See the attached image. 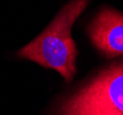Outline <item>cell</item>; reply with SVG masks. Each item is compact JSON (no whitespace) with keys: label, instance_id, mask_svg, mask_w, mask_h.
I'll return each instance as SVG.
<instances>
[{"label":"cell","instance_id":"3957f363","mask_svg":"<svg viewBox=\"0 0 123 115\" xmlns=\"http://www.w3.org/2000/svg\"><path fill=\"white\" fill-rule=\"evenodd\" d=\"M89 35L94 46L112 58L123 55V14L104 8L93 18Z\"/></svg>","mask_w":123,"mask_h":115},{"label":"cell","instance_id":"7a4b0ae2","mask_svg":"<svg viewBox=\"0 0 123 115\" xmlns=\"http://www.w3.org/2000/svg\"><path fill=\"white\" fill-rule=\"evenodd\" d=\"M57 115H123V63L105 69L65 99Z\"/></svg>","mask_w":123,"mask_h":115},{"label":"cell","instance_id":"6da1fadb","mask_svg":"<svg viewBox=\"0 0 123 115\" xmlns=\"http://www.w3.org/2000/svg\"><path fill=\"white\" fill-rule=\"evenodd\" d=\"M88 1H69L39 36L19 50L18 56L35 62L43 67L54 69L66 81H70L76 74L78 55L71 37V29L76 19L85 9Z\"/></svg>","mask_w":123,"mask_h":115}]
</instances>
